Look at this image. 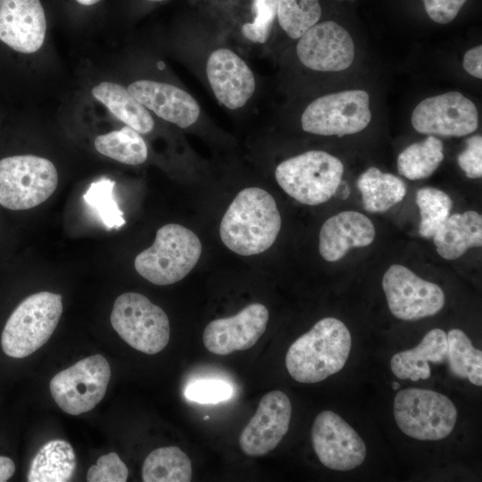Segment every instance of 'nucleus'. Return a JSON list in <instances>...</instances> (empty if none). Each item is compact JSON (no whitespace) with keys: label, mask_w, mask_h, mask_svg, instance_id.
I'll use <instances>...</instances> for the list:
<instances>
[{"label":"nucleus","mask_w":482,"mask_h":482,"mask_svg":"<svg viewBox=\"0 0 482 482\" xmlns=\"http://www.w3.org/2000/svg\"><path fill=\"white\" fill-rule=\"evenodd\" d=\"M281 217L272 195L260 187L245 188L236 195L220 225L223 244L234 253L254 255L277 239Z\"/></svg>","instance_id":"1"},{"label":"nucleus","mask_w":482,"mask_h":482,"mask_svg":"<svg viewBox=\"0 0 482 482\" xmlns=\"http://www.w3.org/2000/svg\"><path fill=\"white\" fill-rule=\"evenodd\" d=\"M351 347V334L343 321L324 318L289 346L286 367L295 380L318 383L344 368Z\"/></svg>","instance_id":"2"},{"label":"nucleus","mask_w":482,"mask_h":482,"mask_svg":"<svg viewBox=\"0 0 482 482\" xmlns=\"http://www.w3.org/2000/svg\"><path fill=\"white\" fill-rule=\"evenodd\" d=\"M201 253L198 237L182 225L170 223L157 230L154 244L137 255L134 266L149 282L171 285L194 269Z\"/></svg>","instance_id":"3"},{"label":"nucleus","mask_w":482,"mask_h":482,"mask_svg":"<svg viewBox=\"0 0 482 482\" xmlns=\"http://www.w3.org/2000/svg\"><path fill=\"white\" fill-rule=\"evenodd\" d=\"M62 312L61 295L43 291L25 298L8 318L1 346L9 357L24 358L45 345Z\"/></svg>","instance_id":"4"},{"label":"nucleus","mask_w":482,"mask_h":482,"mask_svg":"<svg viewBox=\"0 0 482 482\" xmlns=\"http://www.w3.org/2000/svg\"><path fill=\"white\" fill-rule=\"evenodd\" d=\"M343 173L344 166L338 158L324 151L312 150L280 162L275 178L295 200L318 205L335 195Z\"/></svg>","instance_id":"5"},{"label":"nucleus","mask_w":482,"mask_h":482,"mask_svg":"<svg viewBox=\"0 0 482 482\" xmlns=\"http://www.w3.org/2000/svg\"><path fill=\"white\" fill-rule=\"evenodd\" d=\"M393 410L400 430L422 441L445 438L457 420L453 403L446 395L429 389L410 387L399 391Z\"/></svg>","instance_id":"6"},{"label":"nucleus","mask_w":482,"mask_h":482,"mask_svg":"<svg viewBox=\"0 0 482 482\" xmlns=\"http://www.w3.org/2000/svg\"><path fill=\"white\" fill-rule=\"evenodd\" d=\"M58 172L48 159L13 155L0 160V205L21 211L36 207L57 187Z\"/></svg>","instance_id":"7"},{"label":"nucleus","mask_w":482,"mask_h":482,"mask_svg":"<svg viewBox=\"0 0 482 482\" xmlns=\"http://www.w3.org/2000/svg\"><path fill=\"white\" fill-rule=\"evenodd\" d=\"M111 324L132 348L146 354L163 350L170 340L167 314L139 293L118 296L111 312Z\"/></svg>","instance_id":"8"},{"label":"nucleus","mask_w":482,"mask_h":482,"mask_svg":"<svg viewBox=\"0 0 482 482\" xmlns=\"http://www.w3.org/2000/svg\"><path fill=\"white\" fill-rule=\"evenodd\" d=\"M111 367L101 354L84 358L58 372L49 384L56 404L66 413L79 415L94 409L104 398Z\"/></svg>","instance_id":"9"},{"label":"nucleus","mask_w":482,"mask_h":482,"mask_svg":"<svg viewBox=\"0 0 482 482\" xmlns=\"http://www.w3.org/2000/svg\"><path fill=\"white\" fill-rule=\"evenodd\" d=\"M370 119L369 94L354 89L317 98L305 108L301 123L309 133L342 137L363 130Z\"/></svg>","instance_id":"10"},{"label":"nucleus","mask_w":482,"mask_h":482,"mask_svg":"<svg viewBox=\"0 0 482 482\" xmlns=\"http://www.w3.org/2000/svg\"><path fill=\"white\" fill-rule=\"evenodd\" d=\"M382 287L391 313L403 320L433 316L445 305V294L438 285L422 279L400 264L388 268Z\"/></svg>","instance_id":"11"},{"label":"nucleus","mask_w":482,"mask_h":482,"mask_svg":"<svg viewBox=\"0 0 482 482\" xmlns=\"http://www.w3.org/2000/svg\"><path fill=\"white\" fill-rule=\"evenodd\" d=\"M312 443L320 461L338 471L357 468L367 453L359 434L332 411H323L316 416L312 428Z\"/></svg>","instance_id":"12"},{"label":"nucleus","mask_w":482,"mask_h":482,"mask_svg":"<svg viewBox=\"0 0 482 482\" xmlns=\"http://www.w3.org/2000/svg\"><path fill=\"white\" fill-rule=\"evenodd\" d=\"M411 124L422 134L463 137L478 129V114L470 99L453 91L421 101L412 112Z\"/></svg>","instance_id":"13"},{"label":"nucleus","mask_w":482,"mask_h":482,"mask_svg":"<svg viewBox=\"0 0 482 482\" xmlns=\"http://www.w3.org/2000/svg\"><path fill=\"white\" fill-rule=\"evenodd\" d=\"M300 62L314 71H340L354 58V45L346 29L326 21L316 23L300 38L296 46Z\"/></svg>","instance_id":"14"},{"label":"nucleus","mask_w":482,"mask_h":482,"mask_svg":"<svg viewBox=\"0 0 482 482\" xmlns=\"http://www.w3.org/2000/svg\"><path fill=\"white\" fill-rule=\"evenodd\" d=\"M291 413V402L284 392L273 390L264 395L239 436L241 450L253 457L274 450L288 430Z\"/></svg>","instance_id":"15"},{"label":"nucleus","mask_w":482,"mask_h":482,"mask_svg":"<svg viewBox=\"0 0 482 482\" xmlns=\"http://www.w3.org/2000/svg\"><path fill=\"white\" fill-rule=\"evenodd\" d=\"M268 320V309L262 303H251L234 316L208 323L203 334L204 345L218 355L247 350L262 336Z\"/></svg>","instance_id":"16"},{"label":"nucleus","mask_w":482,"mask_h":482,"mask_svg":"<svg viewBox=\"0 0 482 482\" xmlns=\"http://www.w3.org/2000/svg\"><path fill=\"white\" fill-rule=\"evenodd\" d=\"M46 20L39 0H0V40L12 49L32 54L42 46Z\"/></svg>","instance_id":"17"},{"label":"nucleus","mask_w":482,"mask_h":482,"mask_svg":"<svg viewBox=\"0 0 482 482\" xmlns=\"http://www.w3.org/2000/svg\"><path fill=\"white\" fill-rule=\"evenodd\" d=\"M206 74L216 98L231 110L243 107L255 90L251 69L236 53L227 48L216 49L210 54Z\"/></svg>","instance_id":"18"},{"label":"nucleus","mask_w":482,"mask_h":482,"mask_svg":"<svg viewBox=\"0 0 482 482\" xmlns=\"http://www.w3.org/2000/svg\"><path fill=\"white\" fill-rule=\"evenodd\" d=\"M146 109L180 128L193 125L200 114L196 100L173 85L148 79L132 82L127 87Z\"/></svg>","instance_id":"19"},{"label":"nucleus","mask_w":482,"mask_h":482,"mask_svg":"<svg viewBox=\"0 0 482 482\" xmlns=\"http://www.w3.org/2000/svg\"><path fill=\"white\" fill-rule=\"evenodd\" d=\"M376 235L372 221L354 211L341 212L328 218L319 237V252L328 262H337L353 247L370 245Z\"/></svg>","instance_id":"20"},{"label":"nucleus","mask_w":482,"mask_h":482,"mask_svg":"<svg viewBox=\"0 0 482 482\" xmlns=\"http://www.w3.org/2000/svg\"><path fill=\"white\" fill-rule=\"evenodd\" d=\"M446 358V333L440 328H433L424 336L416 347L394 354L390 367L398 378L418 381L430 377L429 362L441 363L445 362Z\"/></svg>","instance_id":"21"},{"label":"nucleus","mask_w":482,"mask_h":482,"mask_svg":"<svg viewBox=\"0 0 482 482\" xmlns=\"http://www.w3.org/2000/svg\"><path fill=\"white\" fill-rule=\"evenodd\" d=\"M438 254L446 260L482 245V217L475 211L449 216L432 237Z\"/></svg>","instance_id":"22"},{"label":"nucleus","mask_w":482,"mask_h":482,"mask_svg":"<svg viewBox=\"0 0 482 482\" xmlns=\"http://www.w3.org/2000/svg\"><path fill=\"white\" fill-rule=\"evenodd\" d=\"M92 95L127 126L139 134L149 133L154 125L146 108L123 86L104 81L92 88Z\"/></svg>","instance_id":"23"},{"label":"nucleus","mask_w":482,"mask_h":482,"mask_svg":"<svg viewBox=\"0 0 482 482\" xmlns=\"http://www.w3.org/2000/svg\"><path fill=\"white\" fill-rule=\"evenodd\" d=\"M76 470V455L70 443L51 440L41 446L29 465V482L70 481Z\"/></svg>","instance_id":"24"},{"label":"nucleus","mask_w":482,"mask_h":482,"mask_svg":"<svg viewBox=\"0 0 482 482\" xmlns=\"http://www.w3.org/2000/svg\"><path fill=\"white\" fill-rule=\"evenodd\" d=\"M362 193L363 207L370 212H383L401 202L406 194V186L398 177L383 173L376 167L364 171L357 180Z\"/></svg>","instance_id":"25"},{"label":"nucleus","mask_w":482,"mask_h":482,"mask_svg":"<svg viewBox=\"0 0 482 482\" xmlns=\"http://www.w3.org/2000/svg\"><path fill=\"white\" fill-rule=\"evenodd\" d=\"M145 482H188L192 478L189 457L177 446H166L152 451L142 467Z\"/></svg>","instance_id":"26"},{"label":"nucleus","mask_w":482,"mask_h":482,"mask_svg":"<svg viewBox=\"0 0 482 482\" xmlns=\"http://www.w3.org/2000/svg\"><path fill=\"white\" fill-rule=\"evenodd\" d=\"M444 160L440 139L429 135L425 140L407 146L397 158L398 172L411 180L429 177Z\"/></svg>","instance_id":"27"},{"label":"nucleus","mask_w":482,"mask_h":482,"mask_svg":"<svg viewBox=\"0 0 482 482\" xmlns=\"http://www.w3.org/2000/svg\"><path fill=\"white\" fill-rule=\"evenodd\" d=\"M95 147L100 154L129 165L145 162L148 154L143 137L129 126L97 136Z\"/></svg>","instance_id":"28"},{"label":"nucleus","mask_w":482,"mask_h":482,"mask_svg":"<svg viewBox=\"0 0 482 482\" xmlns=\"http://www.w3.org/2000/svg\"><path fill=\"white\" fill-rule=\"evenodd\" d=\"M447 358L451 371L475 386L482 385V352L473 346L469 337L461 329L447 334Z\"/></svg>","instance_id":"29"},{"label":"nucleus","mask_w":482,"mask_h":482,"mask_svg":"<svg viewBox=\"0 0 482 482\" xmlns=\"http://www.w3.org/2000/svg\"><path fill=\"white\" fill-rule=\"evenodd\" d=\"M279 25L291 38H300L321 16L319 0H278Z\"/></svg>","instance_id":"30"},{"label":"nucleus","mask_w":482,"mask_h":482,"mask_svg":"<svg viewBox=\"0 0 482 482\" xmlns=\"http://www.w3.org/2000/svg\"><path fill=\"white\" fill-rule=\"evenodd\" d=\"M416 204L420 209V235L432 237L445 220L450 216L453 207L451 197L435 187H422L416 194Z\"/></svg>","instance_id":"31"},{"label":"nucleus","mask_w":482,"mask_h":482,"mask_svg":"<svg viewBox=\"0 0 482 482\" xmlns=\"http://www.w3.org/2000/svg\"><path fill=\"white\" fill-rule=\"evenodd\" d=\"M114 184L109 179H101L92 183L83 195L84 201L107 229H118L126 222L113 195Z\"/></svg>","instance_id":"32"},{"label":"nucleus","mask_w":482,"mask_h":482,"mask_svg":"<svg viewBox=\"0 0 482 482\" xmlns=\"http://www.w3.org/2000/svg\"><path fill=\"white\" fill-rule=\"evenodd\" d=\"M277 4L278 0H253V21L242 27V33L247 39L261 44L267 41L277 14Z\"/></svg>","instance_id":"33"},{"label":"nucleus","mask_w":482,"mask_h":482,"mask_svg":"<svg viewBox=\"0 0 482 482\" xmlns=\"http://www.w3.org/2000/svg\"><path fill=\"white\" fill-rule=\"evenodd\" d=\"M233 389L222 380H197L189 384L185 389L187 400L200 403H217L229 399Z\"/></svg>","instance_id":"34"},{"label":"nucleus","mask_w":482,"mask_h":482,"mask_svg":"<svg viewBox=\"0 0 482 482\" xmlns=\"http://www.w3.org/2000/svg\"><path fill=\"white\" fill-rule=\"evenodd\" d=\"M129 475L126 464L116 453H109L97 460L87 473L88 482H125Z\"/></svg>","instance_id":"35"},{"label":"nucleus","mask_w":482,"mask_h":482,"mask_svg":"<svg viewBox=\"0 0 482 482\" xmlns=\"http://www.w3.org/2000/svg\"><path fill=\"white\" fill-rule=\"evenodd\" d=\"M464 150L459 154L457 162L470 179L482 176V137L475 135L465 142Z\"/></svg>","instance_id":"36"},{"label":"nucleus","mask_w":482,"mask_h":482,"mask_svg":"<svg viewBox=\"0 0 482 482\" xmlns=\"http://www.w3.org/2000/svg\"><path fill=\"white\" fill-rule=\"evenodd\" d=\"M426 12L439 24L451 22L467 0H422Z\"/></svg>","instance_id":"37"},{"label":"nucleus","mask_w":482,"mask_h":482,"mask_svg":"<svg viewBox=\"0 0 482 482\" xmlns=\"http://www.w3.org/2000/svg\"><path fill=\"white\" fill-rule=\"evenodd\" d=\"M482 47L475 46L466 52L463 57L464 70L473 77L482 78Z\"/></svg>","instance_id":"38"},{"label":"nucleus","mask_w":482,"mask_h":482,"mask_svg":"<svg viewBox=\"0 0 482 482\" xmlns=\"http://www.w3.org/2000/svg\"><path fill=\"white\" fill-rule=\"evenodd\" d=\"M15 472V464L12 459L6 456H0V482H5L11 478Z\"/></svg>","instance_id":"39"},{"label":"nucleus","mask_w":482,"mask_h":482,"mask_svg":"<svg viewBox=\"0 0 482 482\" xmlns=\"http://www.w3.org/2000/svg\"><path fill=\"white\" fill-rule=\"evenodd\" d=\"M79 4L83 5H92L98 3L101 0H76Z\"/></svg>","instance_id":"40"},{"label":"nucleus","mask_w":482,"mask_h":482,"mask_svg":"<svg viewBox=\"0 0 482 482\" xmlns=\"http://www.w3.org/2000/svg\"><path fill=\"white\" fill-rule=\"evenodd\" d=\"M392 387L394 390H398L400 388V384L398 382H393Z\"/></svg>","instance_id":"41"},{"label":"nucleus","mask_w":482,"mask_h":482,"mask_svg":"<svg viewBox=\"0 0 482 482\" xmlns=\"http://www.w3.org/2000/svg\"><path fill=\"white\" fill-rule=\"evenodd\" d=\"M207 419H209V417H208V416H205V417H204V420H207Z\"/></svg>","instance_id":"42"},{"label":"nucleus","mask_w":482,"mask_h":482,"mask_svg":"<svg viewBox=\"0 0 482 482\" xmlns=\"http://www.w3.org/2000/svg\"><path fill=\"white\" fill-rule=\"evenodd\" d=\"M151 1H162V0H151Z\"/></svg>","instance_id":"43"}]
</instances>
